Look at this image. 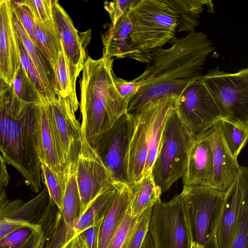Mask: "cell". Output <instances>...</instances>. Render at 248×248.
Wrapping results in <instances>:
<instances>
[{
    "label": "cell",
    "mask_w": 248,
    "mask_h": 248,
    "mask_svg": "<svg viewBox=\"0 0 248 248\" xmlns=\"http://www.w3.org/2000/svg\"><path fill=\"white\" fill-rule=\"evenodd\" d=\"M170 42L169 48L152 51L151 61L142 74L144 84L130 101L127 113L165 96H178L202 75L207 57L215 48L205 33L195 31Z\"/></svg>",
    "instance_id": "cell-1"
},
{
    "label": "cell",
    "mask_w": 248,
    "mask_h": 248,
    "mask_svg": "<svg viewBox=\"0 0 248 248\" xmlns=\"http://www.w3.org/2000/svg\"><path fill=\"white\" fill-rule=\"evenodd\" d=\"M0 151L38 193L42 180L40 104L22 101L8 85L0 92Z\"/></svg>",
    "instance_id": "cell-2"
},
{
    "label": "cell",
    "mask_w": 248,
    "mask_h": 248,
    "mask_svg": "<svg viewBox=\"0 0 248 248\" xmlns=\"http://www.w3.org/2000/svg\"><path fill=\"white\" fill-rule=\"evenodd\" d=\"M114 59L87 57L80 81L81 134L90 143L127 113L128 104L117 92L112 78Z\"/></svg>",
    "instance_id": "cell-3"
},
{
    "label": "cell",
    "mask_w": 248,
    "mask_h": 248,
    "mask_svg": "<svg viewBox=\"0 0 248 248\" xmlns=\"http://www.w3.org/2000/svg\"><path fill=\"white\" fill-rule=\"evenodd\" d=\"M177 97L165 96L132 112L134 128L128 152V184L152 172L163 128Z\"/></svg>",
    "instance_id": "cell-4"
},
{
    "label": "cell",
    "mask_w": 248,
    "mask_h": 248,
    "mask_svg": "<svg viewBox=\"0 0 248 248\" xmlns=\"http://www.w3.org/2000/svg\"><path fill=\"white\" fill-rule=\"evenodd\" d=\"M192 140L180 121L174 105L166 119L157 155L152 170L154 181L162 193L168 191L177 180L182 178L185 170L187 151Z\"/></svg>",
    "instance_id": "cell-5"
},
{
    "label": "cell",
    "mask_w": 248,
    "mask_h": 248,
    "mask_svg": "<svg viewBox=\"0 0 248 248\" xmlns=\"http://www.w3.org/2000/svg\"><path fill=\"white\" fill-rule=\"evenodd\" d=\"M130 14L132 38L140 48L151 51L175 37L177 17L166 0H137Z\"/></svg>",
    "instance_id": "cell-6"
},
{
    "label": "cell",
    "mask_w": 248,
    "mask_h": 248,
    "mask_svg": "<svg viewBox=\"0 0 248 248\" xmlns=\"http://www.w3.org/2000/svg\"><path fill=\"white\" fill-rule=\"evenodd\" d=\"M222 118L248 124V69L234 73L218 67L200 78Z\"/></svg>",
    "instance_id": "cell-7"
},
{
    "label": "cell",
    "mask_w": 248,
    "mask_h": 248,
    "mask_svg": "<svg viewBox=\"0 0 248 248\" xmlns=\"http://www.w3.org/2000/svg\"><path fill=\"white\" fill-rule=\"evenodd\" d=\"M148 232L154 248H190V230L181 193L153 206Z\"/></svg>",
    "instance_id": "cell-8"
},
{
    "label": "cell",
    "mask_w": 248,
    "mask_h": 248,
    "mask_svg": "<svg viewBox=\"0 0 248 248\" xmlns=\"http://www.w3.org/2000/svg\"><path fill=\"white\" fill-rule=\"evenodd\" d=\"M192 242L210 248L225 194L211 188L183 186L181 192Z\"/></svg>",
    "instance_id": "cell-9"
},
{
    "label": "cell",
    "mask_w": 248,
    "mask_h": 248,
    "mask_svg": "<svg viewBox=\"0 0 248 248\" xmlns=\"http://www.w3.org/2000/svg\"><path fill=\"white\" fill-rule=\"evenodd\" d=\"M134 128L133 113H126L90 143L113 179L122 184H128V152Z\"/></svg>",
    "instance_id": "cell-10"
},
{
    "label": "cell",
    "mask_w": 248,
    "mask_h": 248,
    "mask_svg": "<svg viewBox=\"0 0 248 248\" xmlns=\"http://www.w3.org/2000/svg\"><path fill=\"white\" fill-rule=\"evenodd\" d=\"M200 78L184 90L175 104L180 121L193 139L202 136L222 118Z\"/></svg>",
    "instance_id": "cell-11"
},
{
    "label": "cell",
    "mask_w": 248,
    "mask_h": 248,
    "mask_svg": "<svg viewBox=\"0 0 248 248\" xmlns=\"http://www.w3.org/2000/svg\"><path fill=\"white\" fill-rule=\"evenodd\" d=\"M76 175L81 201V215L99 195L124 185L113 179L95 150L82 134Z\"/></svg>",
    "instance_id": "cell-12"
},
{
    "label": "cell",
    "mask_w": 248,
    "mask_h": 248,
    "mask_svg": "<svg viewBox=\"0 0 248 248\" xmlns=\"http://www.w3.org/2000/svg\"><path fill=\"white\" fill-rule=\"evenodd\" d=\"M248 206V169L240 172L225 193L221 210L210 248H230L237 234L244 209Z\"/></svg>",
    "instance_id": "cell-13"
},
{
    "label": "cell",
    "mask_w": 248,
    "mask_h": 248,
    "mask_svg": "<svg viewBox=\"0 0 248 248\" xmlns=\"http://www.w3.org/2000/svg\"><path fill=\"white\" fill-rule=\"evenodd\" d=\"M49 104L68 177L76 171L81 144V124L76 118L77 109L68 98L57 97Z\"/></svg>",
    "instance_id": "cell-14"
},
{
    "label": "cell",
    "mask_w": 248,
    "mask_h": 248,
    "mask_svg": "<svg viewBox=\"0 0 248 248\" xmlns=\"http://www.w3.org/2000/svg\"><path fill=\"white\" fill-rule=\"evenodd\" d=\"M131 6L114 25L110 24L107 31L102 35L104 46L103 57L130 58L149 63L151 60L152 51L140 48L132 38Z\"/></svg>",
    "instance_id": "cell-15"
},
{
    "label": "cell",
    "mask_w": 248,
    "mask_h": 248,
    "mask_svg": "<svg viewBox=\"0 0 248 248\" xmlns=\"http://www.w3.org/2000/svg\"><path fill=\"white\" fill-rule=\"evenodd\" d=\"M206 134L212 155L213 180L211 189L225 194L239 175L241 166L227 146L219 121Z\"/></svg>",
    "instance_id": "cell-16"
},
{
    "label": "cell",
    "mask_w": 248,
    "mask_h": 248,
    "mask_svg": "<svg viewBox=\"0 0 248 248\" xmlns=\"http://www.w3.org/2000/svg\"><path fill=\"white\" fill-rule=\"evenodd\" d=\"M11 0H0V80L12 86L21 65L19 41L13 22Z\"/></svg>",
    "instance_id": "cell-17"
},
{
    "label": "cell",
    "mask_w": 248,
    "mask_h": 248,
    "mask_svg": "<svg viewBox=\"0 0 248 248\" xmlns=\"http://www.w3.org/2000/svg\"><path fill=\"white\" fill-rule=\"evenodd\" d=\"M184 186L212 187L213 166L212 151L206 132L193 139L187 151Z\"/></svg>",
    "instance_id": "cell-18"
},
{
    "label": "cell",
    "mask_w": 248,
    "mask_h": 248,
    "mask_svg": "<svg viewBox=\"0 0 248 248\" xmlns=\"http://www.w3.org/2000/svg\"><path fill=\"white\" fill-rule=\"evenodd\" d=\"M40 115L41 153L39 159L54 171L64 190L67 175L49 103L40 104Z\"/></svg>",
    "instance_id": "cell-19"
},
{
    "label": "cell",
    "mask_w": 248,
    "mask_h": 248,
    "mask_svg": "<svg viewBox=\"0 0 248 248\" xmlns=\"http://www.w3.org/2000/svg\"><path fill=\"white\" fill-rule=\"evenodd\" d=\"M53 12L60 40L69 61L72 79L76 84L87 58L84 44L71 18L58 0H53Z\"/></svg>",
    "instance_id": "cell-20"
},
{
    "label": "cell",
    "mask_w": 248,
    "mask_h": 248,
    "mask_svg": "<svg viewBox=\"0 0 248 248\" xmlns=\"http://www.w3.org/2000/svg\"><path fill=\"white\" fill-rule=\"evenodd\" d=\"M29 212L25 202L9 198L6 186H0V241L11 232L22 227L35 228L29 221Z\"/></svg>",
    "instance_id": "cell-21"
},
{
    "label": "cell",
    "mask_w": 248,
    "mask_h": 248,
    "mask_svg": "<svg viewBox=\"0 0 248 248\" xmlns=\"http://www.w3.org/2000/svg\"><path fill=\"white\" fill-rule=\"evenodd\" d=\"M39 223L46 233L45 248H66L75 238L73 228L66 225L60 209L50 199Z\"/></svg>",
    "instance_id": "cell-22"
},
{
    "label": "cell",
    "mask_w": 248,
    "mask_h": 248,
    "mask_svg": "<svg viewBox=\"0 0 248 248\" xmlns=\"http://www.w3.org/2000/svg\"><path fill=\"white\" fill-rule=\"evenodd\" d=\"M130 196L126 184L117 189V192L108 212L102 221L98 248H107L112 238L121 224L130 206Z\"/></svg>",
    "instance_id": "cell-23"
},
{
    "label": "cell",
    "mask_w": 248,
    "mask_h": 248,
    "mask_svg": "<svg viewBox=\"0 0 248 248\" xmlns=\"http://www.w3.org/2000/svg\"><path fill=\"white\" fill-rule=\"evenodd\" d=\"M127 185L130 196L131 216L134 218L139 217L144 211L152 207L160 199L162 193L155 183L152 172Z\"/></svg>",
    "instance_id": "cell-24"
},
{
    "label": "cell",
    "mask_w": 248,
    "mask_h": 248,
    "mask_svg": "<svg viewBox=\"0 0 248 248\" xmlns=\"http://www.w3.org/2000/svg\"><path fill=\"white\" fill-rule=\"evenodd\" d=\"M13 22L19 42L23 45L48 91L53 96L56 95L53 90V71L46 59L36 47L31 38L23 27L15 9H14Z\"/></svg>",
    "instance_id": "cell-25"
},
{
    "label": "cell",
    "mask_w": 248,
    "mask_h": 248,
    "mask_svg": "<svg viewBox=\"0 0 248 248\" xmlns=\"http://www.w3.org/2000/svg\"><path fill=\"white\" fill-rule=\"evenodd\" d=\"M175 11L178 19V31L191 32L199 24L205 6L213 7L212 1L205 0H166Z\"/></svg>",
    "instance_id": "cell-26"
},
{
    "label": "cell",
    "mask_w": 248,
    "mask_h": 248,
    "mask_svg": "<svg viewBox=\"0 0 248 248\" xmlns=\"http://www.w3.org/2000/svg\"><path fill=\"white\" fill-rule=\"evenodd\" d=\"M61 47L53 70V90L57 97L68 98L74 107L78 109L79 103L76 93V84L73 80L69 61L61 41Z\"/></svg>",
    "instance_id": "cell-27"
},
{
    "label": "cell",
    "mask_w": 248,
    "mask_h": 248,
    "mask_svg": "<svg viewBox=\"0 0 248 248\" xmlns=\"http://www.w3.org/2000/svg\"><path fill=\"white\" fill-rule=\"evenodd\" d=\"M31 40L53 71L61 47L60 38L55 23H35L34 36Z\"/></svg>",
    "instance_id": "cell-28"
},
{
    "label": "cell",
    "mask_w": 248,
    "mask_h": 248,
    "mask_svg": "<svg viewBox=\"0 0 248 248\" xmlns=\"http://www.w3.org/2000/svg\"><path fill=\"white\" fill-rule=\"evenodd\" d=\"M117 189L102 193L90 203L73 228L75 237L84 230L103 219L112 205Z\"/></svg>",
    "instance_id": "cell-29"
},
{
    "label": "cell",
    "mask_w": 248,
    "mask_h": 248,
    "mask_svg": "<svg viewBox=\"0 0 248 248\" xmlns=\"http://www.w3.org/2000/svg\"><path fill=\"white\" fill-rule=\"evenodd\" d=\"M60 210L66 225L73 228L81 216V201L76 172L68 175Z\"/></svg>",
    "instance_id": "cell-30"
},
{
    "label": "cell",
    "mask_w": 248,
    "mask_h": 248,
    "mask_svg": "<svg viewBox=\"0 0 248 248\" xmlns=\"http://www.w3.org/2000/svg\"><path fill=\"white\" fill-rule=\"evenodd\" d=\"M225 141L232 155L237 158L248 138V124L221 118L219 121Z\"/></svg>",
    "instance_id": "cell-31"
},
{
    "label": "cell",
    "mask_w": 248,
    "mask_h": 248,
    "mask_svg": "<svg viewBox=\"0 0 248 248\" xmlns=\"http://www.w3.org/2000/svg\"><path fill=\"white\" fill-rule=\"evenodd\" d=\"M12 87L16 95L24 102L38 105L47 102L36 90L21 65L16 74Z\"/></svg>",
    "instance_id": "cell-32"
},
{
    "label": "cell",
    "mask_w": 248,
    "mask_h": 248,
    "mask_svg": "<svg viewBox=\"0 0 248 248\" xmlns=\"http://www.w3.org/2000/svg\"><path fill=\"white\" fill-rule=\"evenodd\" d=\"M19 48L21 65L26 71L32 83L42 97L47 102H52L57 97L52 95L48 91L38 72L20 42Z\"/></svg>",
    "instance_id": "cell-33"
},
{
    "label": "cell",
    "mask_w": 248,
    "mask_h": 248,
    "mask_svg": "<svg viewBox=\"0 0 248 248\" xmlns=\"http://www.w3.org/2000/svg\"><path fill=\"white\" fill-rule=\"evenodd\" d=\"M24 5L31 11L35 23L53 24L55 23L52 0H24Z\"/></svg>",
    "instance_id": "cell-34"
},
{
    "label": "cell",
    "mask_w": 248,
    "mask_h": 248,
    "mask_svg": "<svg viewBox=\"0 0 248 248\" xmlns=\"http://www.w3.org/2000/svg\"><path fill=\"white\" fill-rule=\"evenodd\" d=\"M139 218L131 217L129 206L107 248H126L130 235Z\"/></svg>",
    "instance_id": "cell-35"
},
{
    "label": "cell",
    "mask_w": 248,
    "mask_h": 248,
    "mask_svg": "<svg viewBox=\"0 0 248 248\" xmlns=\"http://www.w3.org/2000/svg\"><path fill=\"white\" fill-rule=\"evenodd\" d=\"M41 168L49 198L61 210L64 190L55 173L50 168L43 163H41Z\"/></svg>",
    "instance_id": "cell-36"
},
{
    "label": "cell",
    "mask_w": 248,
    "mask_h": 248,
    "mask_svg": "<svg viewBox=\"0 0 248 248\" xmlns=\"http://www.w3.org/2000/svg\"><path fill=\"white\" fill-rule=\"evenodd\" d=\"M112 78L119 94L128 104L131 99L144 84V77L142 74L135 79L128 81L117 77L113 72Z\"/></svg>",
    "instance_id": "cell-37"
},
{
    "label": "cell",
    "mask_w": 248,
    "mask_h": 248,
    "mask_svg": "<svg viewBox=\"0 0 248 248\" xmlns=\"http://www.w3.org/2000/svg\"><path fill=\"white\" fill-rule=\"evenodd\" d=\"M152 208L144 211L139 217L132 231L126 248H140L148 231Z\"/></svg>",
    "instance_id": "cell-38"
},
{
    "label": "cell",
    "mask_w": 248,
    "mask_h": 248,
    "mask_svg": "<svg viewBox=\"0 0 248 248\" xmlns=\"http://www.w3.org/2000/svg\"><path fill=\"white\" fill-rule=\"evenodd\" d=\"M35 228L22 227L11 232L0 241V248H17L28 238Z\"/></svg>",
    "instance_id": "cell-39"
},
{
    "label": "cell",
    "mask_w": 248,
    "mask_h": 248,
    "mask_svg": "<svg viewBox=\"0 0 248 248\" xmlns=\"http://www.w3.org/2000/svg\"><path fill=\"white\" fill-rule=\"evenodd\" d=\"M137 0H114L105 1L104 8L108 12L112 25H114L118 20L126 12L129 7Z\"/></svg>",
    "instance_id": "cell-40"
},
{
    "label": "cell",
    "mask_w": 248,
    "mask_h": 248,
    "mask_svg": "<svg viewBox=\"0 0 248 248\" xmlns=\"http://www.w3.org/2000/svg\"><path fill=\"white\" fill-rule=\"evenodd\" d=\"M102 220L84 230L78 235L85 248H98L99 231Z\"/></svg>",
    "instance_id": "cell-41"
},
{
    "label": "cell",
    "mask_w": 248,
    "mask_h": 248,
    "mask_svg": "<svg viewBox=\"0 0 248 248\" xmlns=\"http://www.w3.org/2000/svg\"><path fill=\"white\" fill-rule=\"evenodd\" d=\"M230 248H248V206L243 212L238 230Z\"/></svg>",
    "instance_id": "cell-42"
},
{
    "label": "cell",
    "mask_w": 248,
    "mask_h": 248,
    "mask_svg": "<svg viewBox=\"0 0 248 248\" xmlns=\"http://www.w3.org/2000/svg\"><path fill=\"white\" fill-rule=\"evenodd\" d=\"M46 236L39 222L28 238L17 248H45Z\"/></svg>",
    "instance_id": "cell-43"
},
{
    "label": "cell",
    "mask_w": 248,
    "mask_h": 248,
    "mask_svg": "<svg viewBox=\"0 0 248 248\" xmlns=\"http://www.w3.org/2000/svg\"><path fill=\"white\" fill-rule=\"evenodd\" d=\"M15 10L25 30L32 39L34 36L35 22L31 11L24 5Z\"/></svg>",
    "instance_id": "cell-44"
},
{
    "label": "cell",
    "mask_w": 248,
    "mask_h": 248,
    "mask_svg": "<svg viewBox=\"0 0 248 248\" xmlns=\"http://www.w3.org/2000/svg\"><path fill=\"white\" fill-rule=\"evenodd\" d=\"M5 161L0 154V186L3 185L6 187L9 182V175L6 169Z\"/></svg>",
    "instance_id": "cell-45"
},
{
    "label": "cell",
    "mask_w": 248,
    "mask_h": 248,
    "mask_svg": "<svg viewBox=\"0 0 248 248\" xmlns=\"http://www.w3.org/2000/svg\"><path fill=\"white\" fill-rule=\"evenodd\" d=\"M66 248H85L78 236L74 238Z\"/></svg>",
    "instance_id": "cell-46"
},
{
    "label": "cell",
    "mask_w": 248,
    "mask_h": 248,
    "mask_svg": "<svg viewBox=\"0 0 248 248\" xmlns=\"http://www.w3.org/2000/svg\"><path fill=\"white\" fill-rule=\"evenodd\" d=\"M140 248H154L152 238L148 231Z\"/></svg>",
    "instance_id": "cell-47"
},
{
    "label": "cell",
    "mask_w": 248,
    "mask_h": 248,
    "mask_svg": "<svg viewBox=\"0 0 248 248\" xmlns=\"http://www.w3.org/2000/svg\"><path fill=\"white\" fill-rule=\"evenodd\" d=\"M8 85L6 84L4 82L0 80V92L3 90Z\"/></svg>",
    "instance_id": "cell-48"
},
{
    "label": "cell",
    "mask_w": 248,
    "mask_h": 248,
    "mask_svg": "<svg viewBox=\"0 0 248 248\" xmlns=\"http://www.w3.org/2000/svg\"><path fill=\"white\" fill-rule=\"evenodd\" d=\"M190 248H203V247L200 245L196 242H192Z\"/></svg>",
    "instance_id": "cell-49"
}]
</instances>
